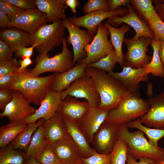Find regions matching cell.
<instances>
[{
    "mask_svg": "<svg viewBox=\"0 0 164 164\" xmlns=\"http://www.w3.org/2000/svg\"><path fill=\"white\" fill-rule=\"evenodd\" d=\"M85 73L94 81L100 98L98 107L101 109L108 111L114 109L130 92L105 71L87 66Z\"/></svg>",
    "mask_w": 164,
    "mask_h": 164,
    "instance_id": "1",
    "label": "cell"
},
{
    "mask_svg": "<svg viewBox=\"0 0 164 164\" xmlns=\"http://www.w3.org/2000/svg\"><path fill=\"white\" fill-rule=\"evenodd\" d=\"M29 68L17 72L8 88L20 92L30 103L40 105L44 98L51 90V84L54 74L44 77L30 74Z\"/></svg>",
    "mask_w": 164,
    "mask_h": 164,
    "instance_id": "2",
    "label": "cell"
},
{
    "mask_svg": "<svg viewBox=\"0 0 164 164\" xmlns=\"http://www.w3.org/2000/svg\"><path fill=\"white\" fill-rule=\"evenodd\" d=\"M117 138L125 142L128 153L136 160L142 158L155 160L164 159V148L151 145L140 130L131 132L126 125L118 126Z\"/></svg>",
    "mask_w": 164,
    "mask_h": 164,
    "instance_id": "3",
    "label": "cell"
},
{
    "mask_svg": "<svg viewBox=\"0 0 164 164\" xmlns=\"http://www.w3.org/2000/svg\"><path fill=\"white\" fill-rule=\"evenodd\" d=\"M149 105L138 93L130 92L114 109L109 111L105 121L118 126L126 125L141 118L147 111Z\"/></svg>",
    "mask_w": 164,
    "mask_h": 164,
    "instance_id": "4",
    "label": "cell"
},
{
    "mask_svg": "<svg viewBox=\"0 0 164 164\" xmlns=\"http://www.w3.org/2000/svg\"><path fill=\"white\" fill-rule=\"evenodd\" d=\"M65 28L63 20L45 24L30 34V45H37L35 49L39 55L48 54L62 43L65 39Z\"/></svg>",
    "mask_w": 164,
    "mask_h": 164,
    "instance_id": "5",
    "label": "cell"
},
{
    "mask_svg": "<svg viewBox=\"0 0 164 164\" xmlns=\"http://www.w3.org/2000/svg\"><path fill=\"white\" fill-rule=\"evenodd\" d=\"M62 45V51L53 57L50 58L48 54L37 55L34 61L35 67L32 69H29V74L38 76L48 72L62 73L72 68L73 67V54L68 49L65 39Z\"/></svg>",
    "mask_w": 164,
    "mask_h": 164,
    "instance_id": "6",
    "label": "cell"
},
{
    "mask_svg": "<svg viewBox=\"0 0 164 164\" xmlns=\"http://www.w3.org/2000/svg\"><path fill=\"white\" fill-rule=\"evenodd\" d=\"M109 34V30L104 24L101 23L92 41L85 47L86 56L79 60V63L87 65L97 62L114 50L111 42L108 39Z\"/></svg>",
    "mask_w": 164,
    "mask_h": 164,
    "instance_id": "7",
    "label": "cell"
},
{
    "mask_svg": "<svg viewBox=\"0 0 164 164\" xmlns=\"http://www.w3.org/2000/svg\"><path fill=\"white\" fill-rule=\"evenodd\" d=\"M152 39L142 36L137 39L125 38L124 43L126 46L127 52L123 55L124 66L133 68L143 67L149 63L152 56L146 53L147 47L151 45Z\"/></svg>",
    "mask_w": 164,
    "mask_h": 164,
    "instance_id": "8",
    "label": "cell"
},
{
    "mask_svg": "<svg viewBox=\"0 0 164 164\" xmlns=\"http://www.w3.org/2000/svg\"><path fill=\"white\" fill-rule=\"evenodd\" d=\"M60 93L62 100L67 96L85 99L91 107H98L100 103L94 81L86 74L77 79Z\"/></svg>",
    "mask_w": 164,
    "mask_h": 164,
    "instance_id": "9",
    "label": "cell"
},
{
    "mask_svg": "<svg viewBox=\"0 0 164 164\" xmlns=\"http://www.w3.org/2000/svg\"><path fill=\"white\" fill-rule=\"evenodd\" d=\"M128 11L127 8H120L113 11L100 10L86 14L81 17L74 16L67 19L76 26L86 28L88 32L94 36L97 32L98 26L104 20L113 16H124L128 14Z\"/></svg>",
    "mask_w": 164,
    "mask_h": 164,
    "instance_id": "10",
    "label": "cell"
},
{
    "mask_svg": "<svg viewBox=\"0 0 164 164\" xmlns=\"http://www.w3.org/2000/svg\"><path fill=\"white\" fill-rule=\"evenodd\" d=\"M13 97L11 101L0 113V118L8 117L10 122L14 123L24 121L25 119L33 114L36 109L30 105L19 91L12 90Z\"/></svg>",
    "mask_w": 164,
    "mask_h": 164,
    "instance_id": "11",
    "label": "cell"
},
{
    "mask_svg": "<svg viewBox=\"0 0 164 164\" xmlns=\"http://www.w3.org/2000/svg\"><path fill=\"white\" fill-rule=\"evenodd\" d=\"M63 21L64 25L69 34L66 39V41L67 43L71 44L73 48L74 66L76 62L82 59V57L85 53V47L91 42L94 36L87 30L81 29L74 25L67 18L64 19Z\"/></svg>",
    "mask_w": 164,
    "mask_h": 164,
    "instance_id": "12",
    "label": "cell"
},
{
    "mask_svg": "<svg viewBox=\"0 0 164 164\" xmlns=\"http://www.w3.org/2000/svg\"><path fill=\"white\" fill-rule=\"evenodd\" d=\"M126 6L129 11L127 15L122 17L113 16L107 19V22L116 28L122 23L130 26L136 32L132 38L133 39H137L142 36L154 39V35L152 31L147 23L138 15L131 4H128Z\"/></svg>",
    "mask_w": 164,
    "mask_h": 164,
    "instance_id": "13",
    "label": "cell"
},
{
    "mask_svg": "<svg viewBox=\"0 0 164 164\" xmlns=\"http://www.w3.org/2000/svg\"><path fill=\"white\" fill-rule=\"evenodd\" d=\"M47 22L46 15L37 8L25 11L11 20L8 28H16L31 34Z\"/></svg>",
    "mask_w": 164,
    "mask_h": 164,
    "instance_id": "14",
    "label": "cell"
},
{
    "mask_svg": "<svg viewBox=\"0 0 164 164\" xmlns=\"http://www.w3.org/2000/svg\"><path fill=\"white\" fill-rule=\"evenodd\" d=\"M118 126L104 121L94 134L91 143L97 152L110 154L117 139Z\"/></svg>",
    "mask_w": 164,
    "mask_h": 164,
    "instance_id": "15",
    "label": "cell"
},
{
    "mask_svg": "<svg viewBox=\"0 0 164 164\" xmlns=\"http://www.w3.org/2000/svg\"><path fill=\"white\" fill-rule=\"evenodd\" d=\"M147 101L149 108L147 112L140 118V121L148 127L164 129V91L149 97Z\"/></svg>",
    "mask_w": 164,
    "mask_h": 164,
    "instance_id": "16",
    "label": "cell"
},
{
    "mask_svg": "<svg viewBox=\"0 0 164 164\" xmlns=\"http://www.w3.org/2000/svg\"><path fill=\"white\" fill-rule=\"evenodd\" d=\"M120 72L112 71L108 73L120 81L131 92L138 93L140 83L149 80L148 74L144 67L135 68L124 66Z\"/></svg>",
    "mask_w": 164,
    "mask_h": 164,
    "instance_id": "17",
    "label": "cell"
},
{
    "mask_svg": "<svg viewBox=\"0 0 164 164\" xmlns=\"http://www.w3.org/2000/svg\"><path fill=\"white\" fill-rule=\"evenodd\" d=\"M90 107L87 101H80L77 98L67 96L62 100L56 112L63 119L79 124Z\"/></svg>",
    "mask_w": 164,
    "mask_h": 164,
    "instance_id": "18",
    "label": "cell"
},
{
    "mask_svg": "<svg viewBox=\"0 0 164 164\" xmlns=\"http://www.w3.org/2000/svg\"><path fill=\"white\" fill-rule=\"evenodd\" d=\"M109 112L98 106L90 107L79 123L90 143L95 133L105 121Z\"/></svg>",
    "mask_w": 164,
    "mask_h": 164,
    "instance_id": "19",
    "label": "cell"
},
{
    "mask_svg": "<svg viewBox=\"0 0 164 164\" xmlns=\"http://www.w3.org/2000/svg\"><path fill=\"white\" fill-rule=\"evenodd\" d=\"M61 100L60 93L51 90L41 103L39 108L24 121L28 124L35 122L42 118L45 121L49 119L56 113Z\"/></svg>",
    "mask_w": 164,
    "mask_h": 164,
    "instance_id": "20",
    "label": "cell"
},
{
    "mask_svg": "<svg viewBox=\"0 0 164 164\" xmlns=\"http://www.w3.org/2000/svg\"><path fill=\"white\" fill-rule=\"evenodd\" d=\"M51 145L62 164L82 163V157L80 152L69 134Z\"/></svg>",
    "mask_w": 164,
    "mask_h": 164,
    "instance_id": "21",
    "label": "cell"
},
{
    "mask_svg": "<svg viewBox=\"0 0 164 164\" xmlns=\"http://www.w3.org/2000/svg\"><path fill=\"white\" fill-rule=\"evenodd\" d=\"M43 125L44 135L47 144L52 145L68 134L63 118L56 112L45 121Z\"/></svg>",
    "mask_w": 164,
    "mask_h": 164,
    "instance_id": "22",
    "label": "cell"
},
{
    "mask_svg": "<svg viewBox=\"0 0 164 164\" xmlns=\"http://www.w3.org/2000/svg\"><path fill=\"white\" fill-rule=\"evenodd\" d=\"M87 65L79 63L65 72L54 74L51 90L61 93L65 90L76 80L86 74Z\"/></svg>",
    "mask_w": 164,
    "mask_h": 164,
    "instance_id": "23",
    "label": "cell"
},
{
    "mask_svg": "<svg viewBox=\"0 0 164 164\" xmlns=\"http://www.w3.org/2000/svg\"><path fill=\"white\" fill-rule=\"evenodd\" d=\"M63 119L68 134L78 148L82 158H86L91 156L93 148L91 147L90 143L78 123Z\"/></svg>",
    "mask_w": 164,
    "mask_h": 164,
    "instance_id": "24",
    "label": "cell"
},
{
    "mask_svg": "<svg viewBox=\"0 0 164 164\" xmlns=\"http://www.w3.org/2000/svg\"><path fill=\"white\" fill-rule=\"evenodd\" d=\"M37 8L46 15L48 22H53L66 18L67 8L64 0H36Z\"/></svg>",
    "mask_w": 164,
    "mask_h": 164,
    "instance_id": "25",
    "label": "cell"
},
{
    "mask_svg": "<svg viewBox=\"0 0 164 164\" xmlns=\"http://www.w3.org/2000/svg\"><path fill=\"white\" fill-rule=\"evenodd\" d=\"M0 39L7 43L14 52L20 47L30 45V34L15 28L2 29Z\"/></svg>",
    "mask_w": 164,
    "mask_h": 164,
    "instance_id": "26",
    "label": "cell"
},
{
    "mask_svg": "<svg viewBox=\"0 0 164 164\" xmlns=\"http://www.w3.org/2000/svg\"><path fill=\"white\" fill-rule=\"evenodd\" d=\"M104 24L109 30L111 38L110 41L116 52L117 63L122 67L124 66L122 51V43L125 38V34L129 31L130 27L125 24H123L120 28H117L111 25L107 21Z\"/></svg>",
    "mask_w": 164,
    "mask_h": 164,
    "instance_id": "27",
    "label": "cell"
},
{
    "mask_svg": "<svg viewBox=\"0 0 164 164\" xmlns=\"http://www.w3.org/2000/svg\"><path fill=\"white\" fill-rule=\"evenodd\" d=\"M45 121L42 118L35 122L28 124L26 128L9 145L15 149H20L26 152L34 132Z\"/></svg>",
    "mask_w": 164,
    "mask_h": 164,
    "instance_id": "28",
    "label": "cell"
},
{
    "mask_svg": "<svg viewBox=\"0 0 164 164\" xmlns=\"http://www.w3.org/2000/svg\"><path fill=\"white\" fill-rule=\"evenodd\" d=\"M28 124L24 121L12 123L0 127V147L7 146L22 132Z\"/></svg>",
    "mask_w": 164,
    "mask_h": 164,
    "instance_id": "29",
    "label": "cell"
},
{
    "mask_svg": "<svg viewBox=\"0 0 164 164\" xmlns=\"http://www.w3.org/2000/svg\"><path fill=\"white\" fill-rule=\"evenodd\" d=\"M44 124V123H43ZM43 124L34 132L25 155V159L36 158L47 144L44 134Z\"/></svg>",
    "mask_w": 164,
    "mask_h": 164,
    "instance_id": "30",
    "label": "cell"
},
{
    "mask_svg": "<svg viewBox=\"0 0 164 164\" xmlns=\"http://www.w3.org/2000/svg\"><path fill=\"white\" fill-rule=\"evenodd\" d=\"M160 44V42L152 39L151 45L153 50V56L150 62L145 65L143 67L148 74L151 73L154 76L163 78L164 67L159 53Z\"/></svg>",
    "mask_w": 164,
    "mask_h": 164,
    "instance_id": "31",
    "label": "cell"
},
{
    "mask_svg": "<svg viewBox=\"0 0 164 164\" xmlns=\"http://www.w3.org/2000/svg\"><path fill=\"white\" fill-rule=\"evenodd\" d=\"M126 125L131 128H137L145 134L149 139V142L154 146H158V142L164 137V129L152 128L143 125L140 118L130 122Z\"/></svg>",
    "mask_w": 164,
    "mask_h": 164,
    "instance_id": "32",
    "label": "cell"
},
{
    "mask_svg": "<svg viewBox=\"0 0 164 164\" xmlns=\"http://www.w3.org/2000/svg\"><path fill=\"white\" fill-rule=\"evenodd\" d=\"M151 0H131L130 4L138 15L145 22L154 17L158 14Z\"/></svg>",
    "mask_w": 164,
    "mask_h": 164,
    "instance_id": "33",
    "label": "cell"
},
{
    "mask_svg": "<svg viewBox=\"0 0 164 164\" xmlns=\"http://www.w3.org/2000/svg\"><path fill=\"white\" fill-rule=\"evenodd\" d=\"M0 164H24L25 153H22L9 145L1 148Z\"/></svg>",
    "mask_w": 164,
    "mask_h": 164,
    "instance_id": "34",
    "label": "cell"
},
{
    "mask_svg": "<svg viewBox=\"0 0 164 164\" xmlns=\"http://www.w3.org/2000/svg\"><path fill=\"white\" fill-rule=\"evenodd\" d=\"M127 154V148L125 142L118 138L110 153V164H126Z\"/></svg>",
    "mask_w": 164,
    "mask_h": 164,
    "instance_id": "35",
    "label": "cell"
},
{
    "mask_svg": "<svg viewBox=\"0 0 164 164\" xmlns=\"http://www.w3.org/2000/svg\"><path fill=\"white\" fill-rule=\"evenodd\" d=\"M117 63V54L114 49L105 57L97 62L87 65V66L97 68L108 73L112 71Z\"/></svg>",
    "mask_w": 164,
    "mask_h": 164,
    "instance_id": "36",
    "label": "cell"
},
{
    "mask_svg": "<svg viewBox=\"0 0 164 164\" xmlns=\"http://www.w3.org/2000/svg\"><path fill=\"white\" fill-rule=\"evenodd\" d=\"M36 159L40 164H62L52 145L48 144L44 147Z\"/></svg>",
    "mask_w": 164,
    "mask_h": 164,
    "instance_id": "37",
    "label": "cell"
},
{
    "mask_svg": "<svg viewBox=\"0 0 164 164\" xmlns=\"http://www.w3.org/2000/svg\"><path fill=\"white\" fill-rule=\"evenodd\" d=\"M149 26L153 32L154 39L160 43L164 40V22L158 15L147 22Z\"/></svg>",
    "mask_w": 164,
    "mask_h": 164,
    "instance_id": "38",
    "label": "cell"
},
{
    "mask_svg": "<svg viewBox=\"0 0 164 164\" xmlns=\"http://www.w3.org/2000/svg\"><path fill=\"white\" fill-rule=\"evenodd\" d=\"M100 10L109 11L108 0H88L84 5L83 12L86 14Z\"/></svg>",
    "mask_w": 164,
    "mask_h": 164,
    "instance_id": "39",
    "label": "cell"
},
{
    "mask_svg": "<svg viewBox=\"0 0 164 164\" xmlns=\"http://www.w3.org/2000/svg\"><path fill=\"white\" fill-rule=\"evenodd\" d=\"M110 154H104L97 152L94 148L92 155L88 157L82 158L83 164H110Z\"/></svg>",
    "mask_w": 164,
    "mask_h": 164,
    "instance_id": "40",
    "label": "cell"
},
{
    "mask_svg": "<svg viewBox=\"0 0 164 164\" xmlns=\"http://www.w3.org/2000/svg\"><path fill=\"white\" fill-rule=\"evenodd\" d=\"M0 11L6 14L11 21L26 10L19 8L6 1V0H0Z\"/></svg>",
    "mask_w": 164,
    "mask_h": 164,
    "instance_id": "41",
    "label": "cell"
},
{
    "mask_svg": "<svg viewBox=\"0 0 164 164\" xmlns=\"http://www.w3.org/2000/svg\"><path fill=\"white\" fill-rule=\"evenodd\" d=\"M20 64L15 58L7 61H0V76L17 72Z\"/></svg>",
    "mask_w": 164,
    "mask_h": 164,
    "instance_id": "42",
    "label": "cell"
},
{
    "mask_svg": "<svg viewBox=\"0 0 164 164\" xmlns=\"http://www.w3.org/2000/svg\"><path fill=\"white\" fill-rule=\"evenodd\" d=\"M11 4L25 10L37 9L36 0H6Z\"/></svg>",
    "mask_w": 164,
    "mask_h": 164,
    "instance_id": "43",
    "label": "cell"
},
{
    "mask_svg": "<svg viewBox=\"0 0 164 164\" xmlns=\"http://www.w3.org/2000/svg\"><path fill=\"white\" fill-rule=\"evenodd\" d=\"M12 90L8 88L0 89V109L3 111L6 106L12 100Z\"/></svg>",
    "mask_w": 164,
    "mask_h": 164,
    "instance_id": "44",
    "label": "cell"
},
{
    "mask_svg": "<svg viewBox=\"0 0 164 164\" xmlns=\"http://www.w3.org/2000/svg\"><path fill=\"white\" fill-rule=\"evenodd\" d=\"M14 51L5 42L0 40V61H5L13 59Z\"/></svg>",
    "mask_w": 164,
    "mask_h": 164,
    "instance_id": "45",
    "label": "cell"
},
{
    "mask_svg": "<svg viewBox=\"0 0 164 164\" xmlns=\"http://www.w3.org/2000/svg\"><path fill=\"white\" fill-rule=\"evenodd\" d=\"M36 45L35 44L30 47L22 46L20 47L15 52V56L22 58H31L33 54L34 49Z\"/></svg>",
    "mask_w": 164,
    "mask_h": 164,
    "instance_id": "46",
    "label": "cell"
},
{
    "mask_svg": "<svg viewBox=\"0 0 164 164\" xmlns=\"http://www.w3.org/2000/svg\"><path fill=\"white\" fill-rule=\"evenodd\" d=\"M17 72L8 73L0 76V89L8 88L15 77Z\"/></svg>",
    "mask_w": 164,
    "mask_h": 164,
    "instance_id": "47",
    "label": "cell"
},
{
    "mask_svg": "<svg viewBox=\"0 0 164 164\" xmlns=\"http://www.w3.org/2000/svg\"><path fill=\"white\" fill-rule=\"evenodd\" d=\"M108 2L109 11L115 10L119 6H126L130 4V0H108Z\"/></svg>",
    "mask_w": 164,
    "mask_h": 164,
    "instance_id": "48",
    "label": "cell"
},
{
    "mask_svg": "<svg viewBox=\"0 0 164 164\" xmlns=\"http://www.w3.org/2000/svg\"><path fill=\"white\" fill-rule=\"evenodd\" d=\"M154 161L147 158H142L138 162L128 153L126 164H153Z\"/></svg>",
    "mask_w": 164,
    "mask_h": 164,
    "instance_id": "49",
    "label": "cell"
},
{
    "mask_svg": "<svg viewBox=\"0 0 164 164\" xmlns=\"http://www.w3.org/2000/svg\"><path fill=\"white\" fill-rule=\"evenodd\" d=\"M20 64V67L18 72H20L25 70L28 66L32 64L33 61L30 58H24L18 61Z\"/></svg>",
    "mask_w": 164,
    "mask_h": 164,
    "instance_id": "50",
    "label": "cell"
},
{
    "mask_svg": "<svg viewBox=\"0 0 164 164\" xmlns=\"http://www.w3.org/2000/svg\"><path fill=\"white\" fill-rule=\"evenodd\" d=\"M64 4L69 7L74 14L76 12V8L80 5V2L78 0H64Z\"/></svg>",
    "mask_w": 164,
    "mask_h": 164,
    "instance_id": "51",
    "label": "cell"
},
{
    "mask_svg": "<svg viewBox=\"0 0 164 164\" xmlns=\"http://www.w3.org/2000/svg\"><path fill=\"white\" fill-rule=\"evenodd\" d=\"M11 20L5 13L0 11V27L2 29L8 28V24Z\"/></svg>",
    "mask_w": 164,
    "mask_h": 164,
    "instance_id": "52",
    "label": "cell"
},
{
    "mask_svg": "<svg viewBox=\"0 0 164 164\" xmlns=\"http://www.w3.org/2000/svg\"><path fill=\"white\" fill-rule=\"evenodd\" d=\"M154 7L160 18L164 22V3L155 5Z\"/></svg>",
    "mask_w": 164,
    "mask_h": 164,
    "instance_id": "53",
    "label": "cell"
},
{
    "mask_svg": "<svg viewBox=\"0 0 164 164\" xmlns=\"http://www.w3.org/2000/svg\"><path fill=\"white\" fill-rule=\"evenodd\" d=\"M159 53L161 60L164 67V40L160 43Z\"/></svg>",
    "mask_w": 164,
    "mask_h": 164,
    "instance_id": "54",
    "label": "cell"
},
{
    "mask_svg": "<svg viewBox=\"0 0 164 164\" xmlns=\"http://www.w3.org/2000/svg\"><path fill=\"white\" fill-rule=\"evenodd\" d=\"M24 164H40L35 158H29Z\"/></svg>",
    "mask_w": 164,
    "mask_h": 164,
    "instance_id": "55",
    "label": "cell"
},
{
    "mask_svg": "<svg viewBox=\"0 0 164 164\" xmlns=\"http://www.w3.org/2000/svg\"><path fill=\"white\" fill-rule=\"evenodd\" d=\"M153 164H164V159L161 160H155Z\"/></svg>",
    "mask_w": 164,
    "mask_h": 164,
    "instance_id": "56",
    "label": "cell"
},
{
    "mask_svg": "<svg viewBox=\"0 0 164 164\" xmlns=\"http://www.w3.org/2000/svg\"><path fill=\"white\" fill-rule=\"evenodd\" d=\"M153 2L155 5L164 3V0H153Z\"/></svg>",
    "mask_w": 164,
    "mask_h": 164,
    "instance_id": "57",
    "label": "cell"
},
{
    "mask_svg": "<svg viewBox=\"0 0 164 164\" xmlns=\"http://www.w3.org/2000/svg\"><path fill=\"white\" fill-rule=\"evenodd\" d=\"M81 162L80 163H71V164H81Z\"/></svg>",
    "mask_w": 164,
    "mask_h": 164,
    "instance_id": "58",
    "label": "cell"
},
{
    "mask_svg": "<svg viewBox=\"0 0 164 164\" xmlns=\"http://www.w3.org/2000/svg\"><path fill=\"white\" fill-rule=\"evenodd\" d=\"M81 164H82V163Z\"/></svg>",
    "mask_w": 164,
    "mask_h": 164,
    "instance_id": "59",
    "label": "cell"
}]
</instances>
